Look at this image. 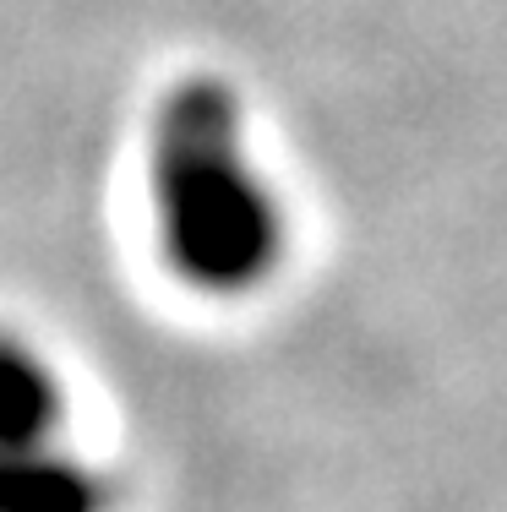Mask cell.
<instances>
[{
  "mask_svg": "<svg viewBox=\"0 0 507 512\" xmlns=\"http://www.w3.org/2000/svg\"><path fill=\"white\" fill-rule=\"evenodd\" d=\"M93 496H99V485L77 463L55 458V447H39V453L0 447V507L39 512V507H77L93 502Z\"/></svg>",
  "mask_w": 507,
  "mask_h": 512,
  "instance_id": "obj_3",
  "label": "cell"
},
{
  "mask_svg": "<svg viewBox=\"0 0 507 512\" xmlns=\"http://www.w3.org/2000/svg\"><path fill=\"white\" fill-rule=\"evenodd\" d=\"M153 213L164 262L202 295H246L284 262V207L219 77H186L153 115Z\"/></svg>",
  "mask_w": 507,
  "mask_h": 512,
  "instance_id": "obj_1",
  "label": "cell"
},
{
  "mask_svg": "<svg viewBox=\"0 0 507 512\" xmlns=\"http://www.w3.org/2000/svg\"><path fill=\"white\" fill-rule=\"evenodd\" d=\"M60 420H66V393L44 355L0 333V447L11 453L55 447Z\"/></svg>",
  "mask_w": 507,
  "mask_h": 512,
  "instance_id": "obj_2",
  "label": "cell"
}]
</instances>
